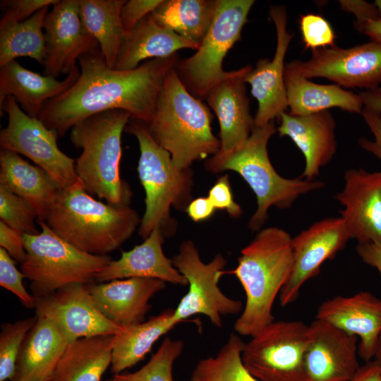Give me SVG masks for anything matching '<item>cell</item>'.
I'll return each instance as SVG.
<instances>
[{"label":"cell","mask_w":381,"mask_h":381,"mask_svg":"<svg viewBox=\"0 0 381 381\" xmlns=\"http://www.w3.org/2000/svg\"><path fill=\"white\" fill-rule=\"evenodd\" d=\"M169 57L147 60L131 70H118L106 64L99 49L78 60L80 75L65 92L44 105L38 117L59 138L83 120L102 112L121 109L131 119L148 124L168 72L179 61Z\"/></svg>","instance_id":"6da1fadb"},{"label":"cell","mask_w":381,"mask_h":381,"mask_svg":"<svg viewBox=\"0 0 381 381\" xmlns=\"http://www.w3.org/2000/svg\"><path fill=\"white\" fill-rule=\"evenodd\" d=\"M290 234L278 227L262 229L241 251L235 274L246 294V303L234 328L240 335L257 334L274 320L272 307L293 265Z\"/></svg>","instance_id":"7a4b0ae2"},{"label":"cell","mask_w":381,"mask_h":381,"mask_svg":"<svg viewBox=\"0 0 381 381\" xmlns=\"http://www.w3.org/2000/svg\"><path fill=\"white\" fill-rule=\"evenodd\" d=\"M44 222L76 248L107 255L133 235L141 219L128 205H113L94 199L80 182L59 190Z\"/></svg>","instance_id":"3957f363"},{"label":"cell","mask_w":381,"mask_h":381,"mask_svg":"<svg viewBox=\"0 0 381 381\" xmlns=\"http://www.w3.org/2000/svg\"><path fill=\"white\" fill-rule=\"evenodd\" d=\"M212 118L209 107L190 93L174 68L165 77L153 118L146 126L175 166L186 170L193 162L219 152L220 140L212 131Z\"/></svg>","instance_id":"277c9868"},{"label":"cell","mask_w":381,"mask_h":381,"mask_svg":"<svg viewBox=\"0 0 381 381\" xmlns=\"http://www.w3.org/2000/svg\"><path fill=\"white\" fill-rule=\"evenodd\" d=\"M277 131L274 121L255 126L246 141L237 149L216 154L205 162L206 169L212 173L231 170L239 174L257 198V209L248 227L259 230L267 217L269 209H287L302 195L322 188L325 183L301 177L286 179L272 166L267 153V143Z\"/></svg>","instance_id":"5b68a950"},{"label":"cell","mask_w":381,"mask_h":381,"mask_svg":"<svg viewBox=\"0 0 381 381\" xmlns=\"http://www.w3.org/2000/svg\"><path fill=\"white\" fill-rule=\"evenodd\" d=\"M131 119L123 110L95 114L71 128L70 140L82 149L75 169L85 190L113 205H128L131 192L121 179V135Z\"/></svg>","instance_id":"8992f818"},{"label":"cell","mask_w":381,"mask_h":381,"mask_svg":"<svg viewBox=\"0 0 381 381\" xmlns=\"http://www.w3.org/2000/svg\"><path fill=\"white\" fill-rule=\"evenodd\" d=\"M135 137L140 148L138 172L145 192V210L138 234L145 239L154 229L164 236L172 230L171 206L187 207L190 200L192 185L189 169L181 170L174 164L170 154L150 133L146 124L131 119L124 130Z\"/></svg>","instance_id":"52a82bcc"},{"label":"cell","mask_w":381,"mask_h":381,"mask_svg":"<svg viewBox=\"0 0 381 381\" xmlns=\"http://www.w3.org/2000/svg\"><path fill=\"white\" fill-rule=\"evenodd\" d=\"M37 222L42 229L40 234H22L26 258L20 264L35 298L71 284H93L97 274L112 260L108 255H92L76 248L57 236L44 221Z\"/></svg>","instance_id":"ba28073f"},{"label":"cell","mask_w":381,"mask_h":381,"mask_svg":"<svg viewBox=\"0 0 381 381\" xmlns=\"http://www.w3.org/2000/svg\"><path fill=\"white\" fill-rule=\"evenodd\" d=\"M254 0H217L212 25L195 53L179 59L175 71L186 89L202 99L231 71L223 69L224 59L241 40Z\"/></svg>","instance_id":"9c48e42d"},{"label":"cell","mask_w":381,"mask_h":381,"mask_svg":"<svg viewBox=\"0 0 381 381\" xmlns=\"http://www.w3.org/2000/svg\"><path fill=\"white\" fill-rule=\"evenodd\" d=\"M308 329L302 320H274L245 343V368L260 381H304Z\"/></svg>","instance_id":"30bf717a"},{"label":"cell","mask_w":381,"mask_h":381,"mask_svg":"<svg viewBox=\"0 0 381 381\" xmlns=\"http://www.w3.org/2000/svg\"><path fill=\"white\" fill-rule=\"evenodd\" d=\"M171 260L188 285L187 293L174 310V319L176 322L202 314L207 316L212 325L220 328L222 316L242 312V302L228 297L219 287V279L225 273L226 265V259L220 253L210 262L205 263L194 243L191 241H185Z\"/></svg>","instance_id":"8fae6325"},{"label":"cell","mask_w":381,"mask_h":381,"mask_svg":"<svg viewBox=\"0 0 381 381\" xmlns=\"http://www.w3.org/2000/svg\"><path fill=\"white\" fill-rule=\"evenodd\" d=\"M8 115L7 126L0 131V146L24 155L43 169L59 188L72 186L81 181L78 177L75 160L58 147L56 133L38 118L28 115L13 97L5 100L0 109Z\"/></svg>","instance_id":"7c38bea8"},{"label":"cell","mask_w":381,"mask_h":381,"mask_svg":"<svg viewBox=\"0 0 381 381\" xmlns=\"http://www.w3.org/2000/svg\"><path fill=\"white\" fill-rule=\"evenodd\" d=\"M35 316L52 321L68 343L83 337L117 334L126 329L101 313L84 284H71L35 298Z\"/></svg>","instance_id":"4fadbf2b"},{"label":"cell","mask_w":381,"mask_h":381,"mask_svg":"<svg viewBox=\"0 0 381 381\" xmlns=\"http://www.w3.org/2000/svg\"><path fill=\"white\" fill-rule=\"evenodd\" d=\"M296 64L300 73L308 79L324 78L346 88L375 89L381 83V43L316 49L308 61L296 60Z\"/></svg>","instance_id":"5bb4252c"},{"label":"cell","mask_w":381,"mask_h":381,"mask_svg":"<svg viewBox=\"0 0 381 381\" xmlns=\"http://www.w3.org/2000/svg\"><path fill=\"white\" fill-rule=\"evenodd\" d=\"M349 239L341 217L316 222L292 238L293 265L279 295L281 306L294 302L303 285L317 276L323 262L333 258Z\"/></svg>","instance_id":"9a60e30c"},{"label":"cell","mask_w":381,"mask_h":381,"mask_svg":"<svg viewBox=\"0 0 381 381\" xmlns=\"http://www.w3.org/2000/svg\"><path fill=\"white\" fill-rule=\"evenodd\" d=\"M269 15L277 33V45L272 59H260L244 75V82L250 85L251 94L258 102L254 116L255 126H262L279 119L288 108L284 82V59L294 34L287 28L286 9L272 5Z\"/></svg>","instance_id":"2e32d148"},{"label":"cell","mask_w":381,"mask_h":381,"mask_svg":"<svg viewBox=\"0 0 381 381\" xmlns=\"http://www.w3.org/2000/svg\"><path fill=\"white\" fill-rule=\"evenodd\" d=\"M309 325L304 381H351L360 365L358 337L315 318Z\"/></svg>","instance_id":"e0dca14e"},{"label":"cell","mask_w":381,"mask_h":381,"mask_svg":"<svg viewBox=\"0 0 381 381\" xmlns=\"http://www.w3.org/2000/svg\"><path fill=\"white\" fill-rule=\"evenodd\" d=\"M46 56L44 75L69 74L83 54L99 49L84 28L80 0H59L47 13L44 24Z\"/></svg>","instance_id":"ac0fdd59"},{"label":"cell","mask_w":381,"mask_h":381,"mask_svg":"<svg viewBox=\"0 0 381 381\" xmlns=\"http://www.w3.org/2000/svg\"><path fill=\"white\" fill-rule=\"evenodd\" d=\"M344 186L334 198L350 238L358 243L381 245V172L349 169L344 176Z\"/></svg>","instance_id":"d6986e66"},{"label":"cell","mask_w":381,"mask_h":381,"mask_svg":"<svg viewBox=\"0 0 381 381\" xmlns=\"http://www.w3.org/2000/svg\"><path fill=\"white\" fill-rule=\"evenodd\" d=\"M315 318L325 320L360 339L359 356L368 362L374 358L381 334V299L368 291L350 296H337L322 302Z\"/></svg>","instance_id":"ffe728a7"},{"label":"cell","mask_w":381,"mask_h":381,"mask_svg":"<svg viewBox=\"0 0 381 381\" xmlns=\"http://www.w3.org/2000/svg\"><path fill=\"white\" fill-rule=\"evenodd\" d=\"M250 66L248 65L231 71L230 74L214 85L205 96L220 127V149L217 154H226L239 147L255 127L243 79Z\"/></svg>","instance_id":"44dd1931"},{"label":"cell","mask_w":381,"mask_h":381,"mask_svg":"<svg viewBox=\"0 0 381 381\" xmlns=\"http://www.w3.org/2000/svg\"><path fill=\"white\" fill-rule=\"evenodd\" d=\"M88 290L101 313L111 322L126 328L145 321L150 300L165 288L153 278H128L90 284Z\"/></svg>","instance_id":"7402d4cb"},{"label":"cell","mask_w":381,"mask_h":381,"mask_svg":"<svg viewBox=\"0 0 381 381\" xmlns=\"http://www.w3.org/2000/svg\"><path fill=\"white\" fill-rule=\"evenodd\" d=\"M278 119L279 136L290 138L304 156L305 167L300 177L314 180L337 150L336 123L332 114L328 110L305 116L284 111Z\"/></svg>","instance_id":"603a6c76"},{"label":"cell","mask_w":381,"mask_h":381,"mask_svg":"<svg viewBox=\"0 0 381 381\" xmlns=\"http://www.w3.org/2000/svg\"><path fill=\"white\" fill-rule=\"evenodd\" d=\"M79 75L80 68L76 66L64 80H59L12 61L0 66V109L6 98L13 97L24 112L38 118L46 102L67 91Z\"/></svg>","instance_id":"cb8c5ba5"},{"label":"cell","mask_w":381,"mask_h":381,"mask_svg":"<svg viewBox=\"0 0 381 381\" xmlns=\"http://www.w3.org/2000/svg\"><path fill=\"white\" fill-rule=\"evenodd\" d=\"M164 236L160 229H154L140 245L123 251L119 259L112 260L96 277L104 283L128 278H153L174 284L187 286L188 282L174 266L172 260L164 253Z\"/></svg>","instance_id":"d4e9b609"},{"label":"cell","mask_w":381,"mask_h":381,"mask_svg":"<svg viewBox=\"0 0 381 381\" xmlns=\"http://www.w3.org/2000/svg\"><path fill=\"white\" fill-rule=\"evenodd\" d=\"M199 46L159 23L152 13L126 33L114 68L131 70L143 61L169 57L183 49Z\"/></svg>","instance_id":"484cf974"},{"label":"cell","mask_w":381,"mask_h":381,"mask_svg":"<svg viewBox=\"0 0 381 381\" xmlns=\"http://www.w3.org/2000/svg\"><path fill=\"white\" fill-rule=\"evenodd\" d=\"M284 82L289 114L309 115L332 107L361 114L364 104L359 95L337 84H317L299 72L296 60L285 66Z\"/></svg>","instance_id":"4316f807"},{"label":"cell","mask_w":381,"mask_h":381,"mask_svg":"<svg viewBox=\"0 0 381 381\" xmlns=\"http://www.w3.org/2000/svg\"><path fill=\"white\" fill-rule=\"evenodd\" d=\"M37 318L21 346L12 381H52L68 344L52 321Z\"/></svg>","instance_id":"83f0119b"},{"label":"cell","mask_w":381,"mask_h":381,"mask_svg":"<svg viewBox=\"0 0 381 381\" xmlns=\"http://www.w3.org/2000/svg\"><path fill=\"white\" fill-rule=\"evenodd\" d=\"M0 183L28 201L45 221L61 189L41 167L12 151L0 152Z\"/></svg>","instance_id":"f1b7e54d"},{"label":"cell","mask_w":381,"mask_h":381,"mask_svg":"<svg viewBox=\"0 0 381 381\" xmlns=\"http://www.w3.org/2000/svg\"><path fill=\"white\" fill-rule=\"evenodd\" d=\"M116 338V334L97 335L68 343L52 381H101L111 365Z\"/></svg>","instance_id":"f546056e"},{"label":"cell","mask_w":381,"mask_h":381,"mask_svg":"<svg viewBox=\"0 0 381 381\" xmlns=\"http://www.w3.org/2000/svg\"><path fill=\"white\" fill-rule=\"evenodd\" d=\"M174 310L166 309L116 334L110 365L111 373H121L141 361L153 344L179 324L174 319Z\"/></svg>","instance_id":"4dcf8cb0"},{"label":"cell","mask_w":381,"mask_h":381,"mask_svg":"<svg viewBox=\"0 0 381 381\" xmlns=\"http://www.w3.org/2000/svg\"><path fill=\"white\" fill-rule=\"evenodd\" d=\"M126 0H80V16L87 32L98 43L110 68L116 64L126 35L121 10Z\"/></svg>","instance_id":"1f68e13d"},{"label":"cell","mask_w":381,"mask_h":381,"mask_svg":"<svg viewBox=\"0 0 381 381\" xmlns=\"http://www.w3.org/2000/svg\"><path fill=\"white\" fill-rule=\"evenodd\" d=\"M49 7L42 8L21 22L1 18L0 66L20 56L30 57L44 65L46 56L44 24Z\"/></svg>","instance_id":"d6a6232c"},{"label":"cell","mask_w":381,"mask_h":381,"mask_svg":"<svg viewBox=\"0 0 381 381\" xmlns=\"http://www.w3.org/2000/svg\"><path fill=\"white\" fill-rule=\"evenodd\" d=\"M217 0H163L152 12L161 23L200 46L214 20Z\"/></svg>","instance_id":"836d02e7"},{"label":"cell","mask_w":381,"mask_h":381,"mask_svg":"<svg viewBox=\"0 0 381 381\" xmlns=\"http://www.w3.org/2000/svg\"><path fill=\"white\" fill-rule=\"evenodd\" d=\"M244 345L238 335L231 333L214 356L198 361L189 381H260L243 363L241 353Z\"/></svg>","instance_id":"e575fe53"},{"label":"cell","mask_w":381,"mask_h":381,"mask_svg":"<svg viewBox=\"0 0 381 381\" xmlns=\"http://www.w3.org/2000/svg\"><path fill=\"white\" fill-rule=\"evenodd\" d=\"M184 342L165 337L149 361L133 373L114 375V381H178L173 376L175 361L181 354Z\"/></svg>","instance_id":"d590c367"},{"label":"cell","mask_w":381,"mask_h":381,"mask_svg":"<svg viewBox=\"0 0 381 381\" xmlns=\"http://www.w3.org/2000/svg\"><path fill=\"white\" fill-rule=\"evenodd\" d=\"M30 317L14 323H4L0 333V381H12L25 337L37 321Z\"/></svg>","instance_id":"8d00e7d4"},{"label":"cell","mask_w":381,"mask_h":381,"mask_svg":"<svg viewBox=\"0 0 381 381\" xmlns=\"http://www.w3.org/2000/svg\"><path fill=\"white\" fill-rule=\"evenodd\" d=\"M0 219L22 234L40 233L35 226L38 214L34 207L2 183H0Z\"/></svg>","instance_id":"74e56055"},{"label":"cell","mask_w":381,"mask_h":381,"mask_svg":"<svg viewBox=\"0 0 381 381\" xmlns=\"http://www.w3.org/2000/svg\"><path fill=\"white\" fill-rule=\"evenodd\" d=\"M300 30L306 49L312 50L334 46V32L322 16L308 13L301 16Z\"/></svg>","instance_id":"f35d334b"},{"label":"cell","mask_w":381,"mask_h":381,"mask_svg":"<svg viewBox=\"0 0 381 381\" xmlns=\"http://www.w3.org/2000/svg\"><path fill=\"white\" fill-rule=\"evenodd\" d=\"M16 262L5 249L0 248V285L15 294L25 307L35 308V298L24 287L25 276L16 267Z\"/></svg>","instance_id":"ab89813d"},{"label":"cell","mask_w":381,"mask_h":381,"mask_svg":"<svg viewBox=\"0 0 381 381\" xmlns=\"http://www.w3.org/2000/svg\"><path fill=\"white\" fill-rule=\"evenodd\" d=\"M59 0H3L1 1L2 18L24 21L44 7L54 5Z\"/></svg>","instance_id":"60d3db41"},{"label":"cell","mask_w":381,"mask_h":381,"mask_svg":"<svg viewBox=\"0 0 381 381\" xmlns=\"http://www.w3.org/2000/svg\"><path fill=\"white\" fill-rule=\"evenodd\" d=\"M207 198L215 209L226 210L231 217L238 218L243 214L241 206L233 198L228 175L219 178L209 190Z\"/></svg>","instance_id":"b9f144b4"},{"label":"cell","mask_w":381,"mask_h":381,"mask_svg":"<svg viewBox=\"0 0 381 381\" xmlns=\"http://www.w3.org/2000/svg\"><path fill=\"white\" fill-rule=\"evenodd\" d=\"M163 0H128L121 10V20L125 33L150 14Z\"/></svg>","instance_id":"7bdbcfd3"},{"label":"cell","mask_w":381,"mask_h":381,"mask_svg":"<svg viewBox=\"0 0 381 381\" xmlns=\"http://www.w3.org/2000/svg\"><path fill=\"white\" fill-rule=\"evenodd\" d=\"M361 114L374 135V140L365 138L358 140L359 145L381 160V112L364 106Z\"/></svg>","instance_id":"ee69618b"},{"label":"cell","mask_w":381,"mask_h":381,"mask_svg":"<svg viewBox=\"0 0 381 381\" xmlns=\"http://www.w3.org/2000/svg\"><path fill=\"white\" fill-rule=\"evenodd\" d=\"M0 246L17 262L22 264L26 258L22 234L0 222Z\"/></svg>","instance_id":"f6af8a7d"},{"label":"cell","mask_w":381,"mask_h":381,"mask_svg":"<svg viewBox=\"0 0 381 381\" xmlns=\"http://www.w3.org/2000/svg\"><path fill=\"white\" fill-rule=\"evenodd\" d=\"M339 2L343 10L354 15L356 18L355 23L381 17V13L374 4L356 0H341Z\"/></svg>","instance_id":"bcb514c9"},{"label":"cell","mask_w":381,"mask_h":381,"mask_svg":"<svg viewBox=\"0 0 381 381\" xmlns=\"http://www.w3.org/2000/svg\"><path fill=\"white\" fill-rule=\"evenodd\" d=\"M356 250L365 264L378 271L381 279V245L375 243H358Z\"/></svg>","instance_id":"7dc6e473"},{"label":"cell","mask_w":381,"mask_h":381,"mask_svg":"<svg viewBox=\"0 0 381 381\" xmlns=\"http://www.w3.org/2000/svg\"><path fill=\"white\" fill-rule=\"evenodd\" d=\"M186 210L193 221L199 222L210 218L215 208L207 197H200L191 200Z\"/></svg>","instance_id":"c3c4849f"},{"label":"cell","mask_w":381,"mask_h":381,"mask_svg":"<svg viewBox=\"0 0 381 381\" xmlns=\"http://www.w3.org/2000/svg\"><path fill=\"white\" fill-rule=\"evenodd\" d=\"M351 381H381V374L375 360L360 366L357 373Z\"/></svg>","instance_id":"681fc988"},{"label":"cell","mask_w":381,"mask_h":381,"mask_svg":"<svg viewBox=\"0 0 381 381\" xmlns=\"http://www.w3.org/2000/svg\"><path fill=\"white\" fill-rule=\"evenodd\" d=\"M355 27L368 35L371 41L381 43V17L355 23Z\"/></svg>","instance_id":"f907efd6"},{"label":"cell","mask_w":381,"mask_h":381,"mask_svg":"<svg viewBox=\"0 0 381 381\" xmlns=\"http://www.w3.org/2000/svg\"><path fill=\"white\" fill-rule=\"evenodd\" d=\"M364 106L381 112V88L367 90L359 94Z\"/></svg>","instance_id":"816d5d0a"},{"label":"cell","mask_w":381,"mask_h":381,"mask_svg":"<svg viewBox=\"0 0 381 381\" xmlns=\"http://www.w3.org/2000/svg\"><path fill=\"white\" fill-rule=\"evenodd\" d=\"M373 358L377 363L381 374V334L377 344Z\"/></svg>","instance_id":"f5cc1de1"},{"label":"cell","mask_w":381,"mask_h":381,"mask_svg":"<svg viewBox=\"0 0 381 381\" xmlns=\"http://www.w3.org/2000/svg\"><path fill=\"white\" fill-rule=\"evenodd\" d=\"M374 4L376 6V7L379 10L380 13H381V0L375 1Z\"/></svg>","instance_id":"db71d44e"},{"label":"cell","mask_w":381,"mask_h":381,"mask_svg":"<svg viewBox=\"0 0 381 381\" xmlns=\"http://www.w3.org/2000/svg\"><path fill=\"white\" fill-rule=\"evenodd\" d=\"M105 381H114V380H113V378H111V379H107Z\"/></svg>","instance_id":"11a10c76"}]
</instances>
